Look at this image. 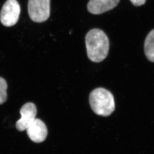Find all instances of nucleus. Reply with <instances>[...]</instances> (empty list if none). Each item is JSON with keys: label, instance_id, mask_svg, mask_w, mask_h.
<instances>
[{"label": "nucleus", "instance_id": "4", "mask_svg": "<svg viewBox=\"0 0 154 154\" xmlns=\"http://www.w3.org/2000/svg\"><path fill=\"white\" fill-rule=\"evenodd\" d=\"M20 13V6L17 0H7L0 13L2 24L7 27L13 26L18 22Z\"/></svg>", "mask_w": 154, "mask_h": 154}, {"label": "nucleus", "instance_id": "1", "mask_svg": "<svg viewBox=\"0 0 154 154\" xmlns=\"http://www.w3.org/2000/svg\"><path fill=\"white\" fill-rule=\"evenodd\" d=\"M85 45L87 57L94 63H100L107 57L110 48V42L104 31L99 29H93L85 36Z\"/></svg>", "mask_w": 154, "mask_h": 154}, {"label": "nucleus", "instance_id": "2", "mask_svg": "<svg viewBox=\"0 0 154 154\" xmlns=\"http://www.w3.org/2000/svg\"><path fill=\"white\" fill-rule=\"evenodd\" d=\"M89 103L93 112L99 116H109L115 110L113 95L103 88L95 89L90 93Z\"/></svg>", "mask_w": 154, "mask_h": 154}, {"label": "nucleus", "instance_id": "6", "mask_svg": "<svg viewBox=\"0 0 154 154\" xmlns=\"http://www.w3.org/2000/svg\"><path fill=\"white\" fill-rule=\"evenodd\" d=\"M26 131L29 139L36 143L44 142L48 134L45 123L38 118L35 119L34 122L26 128Z\"/></svg>", "mask_w": 154, "mask_h": 154}, {"label": "nucleus", "instance_id": "10", "mask_svg": "<svg viewBox=\"0 0 154 154\" xmlns=\"http://www.w3.org/2000/svg\"><path fill=\"white\" fill-rule=\"evenodd\" d=\"M132 4L136 7H139L145 4L146 0H130Z\"/></svg>", "mask_w": 154, "mask_h": 154}, {"label": "nucleus", "instance_id": "7", "mask_svg": "<svg viewBox=\"0 0 154 154\" xmlns=\"http://www.w3.org/2000/svg\"><path fill=\"white\" fill-rule=\"evenodd\" d=\"M120 0H89L87 10L93 15H100L112 10L117 6Z\"/></svg>", "mask_w": 154, "mask_h": 154}, {"label": "nucleus", "instance_id": "9", "mask_svg": "<svg viewBox=\"0 0 154 154\" xmlns=\"http://www.w3.org/2000/svg\"><path fill=\"white\" fill-rule=\"evenodd\" d=\"M7 89L8 85L6 80L0 77V105L3 104L7 100Z\"/></svg>", "mask_w": 154, "mask_h": 154}, {"label": "nucleus", "instance_id": "5", "mask_svg": "<svg viewBox=\"0 0 154 154\" xmlns=\"http://www.w3.org/2000/svg\"><path fill=\"white\" fill-rule=\"evenodd\" d=\"M21 118L16 124V127L18 131H25L34 122L35 119L37 109L35 104L28 102L23 105L20 110Z\"/></svg>", "mask_w": 154, "mask_h": 154}, {"label": "nucleus", "instance_id": "3", "mask_svg": "<svg viewBox=\"0 0 154 154\" xmlns=\"http://www.w3.org/2000/svg\"><path fill=\"white\" fill-rule=\"evenodd\" d=\"M28 13L31 20L35 23L45 22L51 14V0H29Z\"/></svg>", "mask_w": 154, "mask_h": 154}, {"label": "nucleus", "instance_id": "8", "mask_svg": "<svg viewBox=\"0 0 154 154\" xmlns=\"http://www.w3.org/2000/svg\"><path fill=\"white\" fill-rule=\"evenodd\" d=\"M144 52L147 59L154 63V29L146 38L144 42Z\"/></svg>", "mask_w": 154, "mask_h": 154}]
</instances>
